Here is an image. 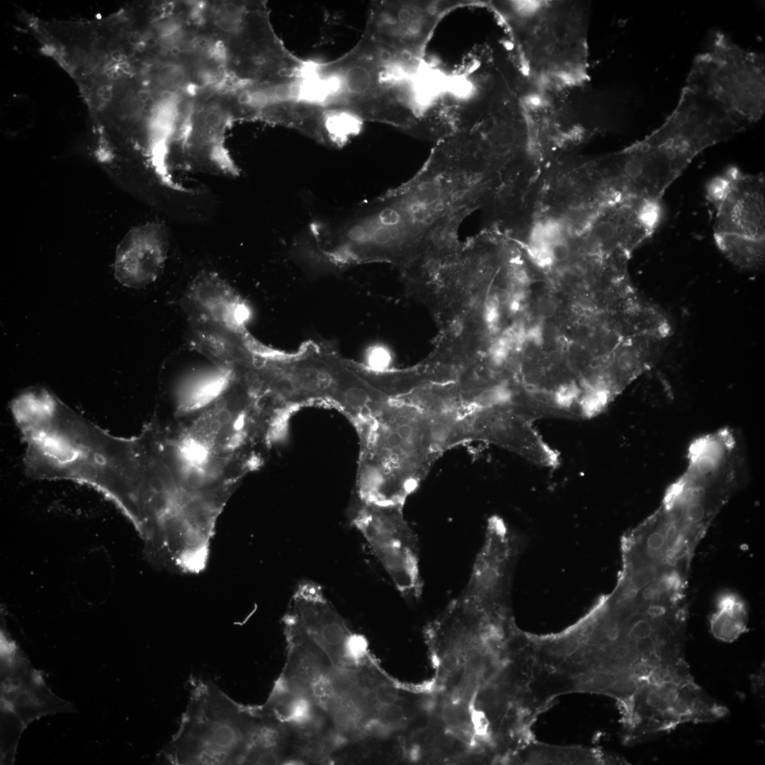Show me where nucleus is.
Listing matches in <instances>:
<instances>
[{"label": "nucleus", "instance_id": "nucleus-3", "mask_svg": "<svg viewBox=\"0 0 765 765\" xmlns=\"http://www.w3.org/2000/svg\"><path fill=\"white\" fill-rule=\"evenodd\" d=\"M361 438L358 500L404 506L439 458L433 450L424 413L401 399L355 421Z\"/></svg>", "mask_w": 765, "mask_h": 765}, {"label": "nucleus", "instance_id": "nucleus-13", "mask_svg": "<svg viewBox=\"0 0 765 765\" xmlns=\"http://www.w3.org/2000/svg\"><path fill=\"white\" fill-rule=\"evenodd\" d=\"M181 306L196 330H246L250 310L240 294L219 273L203 270L187 288Z\"/></svg>", "mask_w": 765, "mask_h": 765}, {"label": "nucleus", "instance_id": "nucleus-15", "mask_svg": "<svg viewBox=\"0 0 765 765\" xmlns=\"http://www.w3.org/2000/svg\"><path fill=\"white\" fill-rule=\"evenodd\" d=\"M608 328L623 339L637 336H656L667 338L670 325L665 316L654 306L642 302L616 313H604Z\"/></svg>", "mask_w": 765, "mask_h": 765}, {"label": "nucleus", "instance_id": "nucleus-10", "mask_svg": "<svg viewBox=\"0 0 765 765\" xmlns=\"http://www.w3.org/2000/svg\"><path fill=\"white\" fill-rule=\"evenodd\" d=\"M478 4L472 0L374 1L363 35L402 55L423 60L441 19L455 8Z\"/></svg>", "mask_w": 765, "mask_h": 765}, {"label": "nucleus", "instance_id": "nucleus-20", "mask_svg": "<svg viewBox=\"0 0 765 765\" xmlns=\"http://www.w3.org/2000/svg\"><path fill=\"white\" fill-rule=\"evenodd\" d=\"M526 760L533 764H605L620 762L601 752L580 747H560L536 744L533 742Z\"/></svg>", "mask_w": 765, "mask_h": 765}, {"label": "nucleus", "instance_id": "nucleus-22", "mask_svg": "<svg viewBox=\"0 0 765 765\" xmlns=\"http://www.w3.org/2000/svg\"><path fill=\"white\" fill-rule=\"evenodd\" d=\"M367 650L366 639L361 635L351 633L343 645L341 652L350 661L360 660Z\"/></svg>", "mask_w": 765, "mask_h": 765}, {"label": "nucleus", "instance_id": "nucleus-6", "mask_svg": "<svg viewBox=\"0 0 765 765\" xmlns=\"http://www.w3.org/2000/svg\"><path fill=\"white\" fill-rule=\"evenodd\" d=\"M276 360L291 406L324 401L356 421L390 400L361 378L347 358L314 342L305 343L294 353L277 351Z\"/></svg>", "mask_w": 765, "mask_h": 765}, {"label": "nucleus", "instance_id": "nucleus-4", "mask_svg": "<svg viewBox=\"0 0 765 765\" xmlns=\"http://www.w3.org/2000/svg\"><path fill=\"white\" fill-rule=\"evenodd\" d=\"M178 728L161 758L174 765L258 764L268 752L271 721L263 710L244 707L211 681L191 677Z\"/></svg>", "mask_w": 765, "mask_h": 765}, {"label": "nucleus", "instance_id": "nucleus-11", "mask_svg": "<svg viewBox=\"0 0 765 765\" xmlns=\"http://www.w3.org/2000/svg\"><path fill=\"white\" fill-rule=\"evenodd\" d=\"M543 417L535 407L511 400L475 409L472 441H482L514 453L543 468H555L559 454L543 438L534 421Z\"/></svg>", "mask_w": 765, "mask_h": 765}, {"label": "nucleus", "instance_id": "nucleus-8", "mask_svg": "<svg viewBox=\"0 0 765 765\" xmlns=\"http://www.w3.org/2000/svg\"><path fill=\"white\" fill-rule=\"evenodd\" d=\"M229 94L217 91L196 98L171 148L167 168L174 183L186 191L177 174L237 176L239 169L225 144V132L236 120Z\"/></svg>", "mask_w": 765, "mask_h": 765}, {"label": "nucleus", "instance_id": "nucleus-18", "mask_svg": "<svg viewBox=\"0 0 765 765\" xmlns=\"http://www.w3.org/2000/svg\"><path fill=\"white\" fill-rule=\"evenodd\" d=\"M748 611L744 600L726 591L717 599L715 610L709 618L713 635L722 642H732L747 631Z\"/></svg>", "mask_w": 765, "mask_h": 765}, {"label": "nucleus", "instance_id": "nucleus-12", "mask_svg": "<svg viewBox=\"0 0 765 765\" xmlns=\"http://www.w3.org/2000/svg\"><path fill=\"white\" fill-rule=\"evenodd\" d=\"M714 207V234L765 239V180L761 174H747L737 168L713 178L706 189Z\"/></svg>", "mask_w": 765, "mask_h": 765}, {"label": "nucleus", "instance_id": "nucleus-24", "mask_svg": "<svg viewBox=\"0 0 765 765\" xmlns=\"http://www.w3.org/2000/svg\"><path fill=\"white\" fill-rule=\"evenodd\" d=\"M404 719V710L403 708L395 703L382 707L381 711V720L384 724L389 727H397Z\"/></svg>", "mask_w": 765, "mask_h": 765}, {"label": "nucleus", "instance_id": "nucleus-26", "mask_svg": "<svg viewBox=\"0 0 765 765\" xmlns=\"http://www.w3.org/2000/svg\"><path fill=\"white\" fill-rule=\"evenodd\" d=\"M328 751L329 749L323 740H308L301 749L302 755L312 760L322 759Z\"/></svg>", "mask_w": 765, "mask_h": 765}, {"label": "nucleus", "instance_id": "nucleus-9", "mask_svg": "<svg viewBox=\"0 0 765 765\" xmlns=\"http://www.w3.org/2000/svg\"><path fill=\"white\" fill-rule=\"evenodd\" d=\"M402 506L358 502L351 523L390 576L397 590L409 599L422 591L416 536Z\"/></svg>", "mask_w": 765, "mask_h": 765}, {"label": "nucleus", "instance_id": "nucleus-25", "mask_svg": "<svg viewBox=\"0 0 765 765\" xmlns=\"http://www.w3.org/2000/svg\"><path fill=\"white\" fill-rule=\"evenodd\" d=\"M540 224L544 240L549 246L563 239L562 227L557 221L548 220Z\"/></svg>", "mask_w": 765, "mask_h": 765}, {"label": "nucleus", "instance_id": "nucleus-19", "mask_svg": "<svg viewBox=\"0 0 765 765\" xmlns=\"http://www.w3.org/2000/svg\"><path fill=\"white\" fill-rule=\"evenodd\" d=\"M714 239L723 255L739 268L755 270L762 266L765 240L723 234H714Z\"/></svg>", "mask_w": 765, "mask_h": 765}, {"label": "nucleus", "instance_id": "nucleus-7", "mask_svg": "<svg viewBox=\"0 0 765 765\" xmlns=\"http://www.w3.org/2000/svg\"><path fill=\"white\" fill-rule=\"evenodd\" d=\"M618 710L624 740L629 744L684 723L715 721L728 713L695 681L690 670L640 687Z\"/></svg>", "mask_w": 765, "mask_h": 765}, {"label": "nucleus", "instance_id": "nucleus-27", "mask_svg": "<svg viewBox=\"0 0 765 765\" xmlns=\"http://www.w3.org/2000/svg\"><path fill=\"white\" fill-rule=\"evenodd\" d=\"M557 302L549 296H541L537 300L535 310L536 314L540 318L549 319L556 315L557 312Z\"/></svg>", "mask_w": 765, "mask_h": 765}, {"label": "nucleus", "instance_id": "nucleus-14", "mask_svg": "<svg viewBox=\"0 0 765 765\" xmlns=\"http://www.w3.org/2000/svg\"><path fill=\"white\" fill-rule=\"evenodd\" d=\"M169 237L166 226L148 221L131 227L118 243L113 273L121 285L145 288L162 273L168 258Z\"/></svg>", "mask_w": 765, "mask_h": 765}, {"label": "nucleus", "instance_id": "nucleus-21", "mask_svg": "<svg viewBox=\"0 0 765 765\" xmlns=\"http://www.w3.org/2000/svg\"><path fill=\"white\" fill-rule=\"evenodd\" d=\"M441 719L443 722L450 728H460L468 722V710L461 703L450 702L443 707Z\"/></svg>", "mask_w": 765, "mask_h": 765}, {"label": "nucleus", "instance_id": "nucleus-1", "mask_svg": "<svg viewBox=\"0 0 765 765\" xmlns=\"http://www.w3.org/2000/svg\"><path fill=\"white\" fill-rule=\"evenodd\" d=\"M233 378L206 404L160 424L173 468L201 490L233 493L245 475L264 462L282 412Z\"/></svg>", "mask_w": 765, "mask_h": 765}, {"label": "nucleus", "instance_id": "nucleus-29", "mask_svg": "<svg viewBox=\"0 0 765 765\" xmlns=\"http://www.w3.org/2000/svg\"><path fill=\"white\" fill-rule=\"evenodd\" d=\"M460 663L459 656L454 651H448L444 654L441 660V666L443 670L448 673L455 672Z\"/></svg>", "mask_w": 765, "mask_h": 765}, {"label": "nucleus", "instance_id": "nucleus-5", "mask_svg": "<svg viewBox=\"0 0 765 765\" xmlns=\"http://www.w3.org/2000/svg\"><path fill=\"white\" fill-rule=\"evenodd\" d=\"M686 80L748 128L764 114V55L740 46L721 30L708 33Z\"/></svg>", "mask_w": 765, "mask_h": 765}, {"label": "nucleus", "instance_id": "nucleus-17", "mask_svg": "<svg viewBox=\"0 0 765 765\" xmlns=\"http://www.w3.org/2000/svg\"><path fill=\"white\" fill-rule=\"evenodd\" d=\"M425 415L431 446L439 457L448 449L472 441L471 413L454 411Z\"/></svg>", "mask_w": 765, "mask_h": 765}, {"label": "nucleus", "instance_id": "nucleus-28", "mask_svg": "<svg viewBox=\"0 0 765 765\" xmlns=\"http://www.w3.org/2000/svg\"><path fill=\"white\" fill-rule=\"evenodd\" d=\"M550 250L553 262L565 261L570 254V247L564 239L551 245Z\"/></svg>", "mask_w": 765, "mask_h": 765}, {"label": "nucleus", "instance_id": "nucleus-16", "mask_svg": "<svg viewBox=\"0 0 765 765\" xmlns=\"http://www.w3.org/2000/svg\"><path fill=\"white\" fill-rule=\"evenodd\" d=\"M351 368L366 382L390 400H397L427 385L418 366L406 369L375 368L348 359Z\"/></svg>", "mask_w": 765, "mask_h": 765}, {"label": "nucleus", "instance_id": "nucleus-2", "mask_svg": "<svg viewBox=\"0 0 765 765\" xmlns=\"http://www.w3.org/2000/svg\"><path fill=\"white\" fill-rule=\"evenodd\" d=\"M687 599L615 589L588 616L589 636L609 669L640 681L685 661Z\"/></svg>", "mask_w": 765, "mask_h": 765}, {"label": "nucleus", "instance_id": "nucleus-23", "mask_svg": "<svg viewBox=\"0 0 765 765\" xmlns=\"http://www.w3.org/2000/svg\"><path fill=\"white\" fill-rule=\"evenodd\" d=\"M376 702L383 706L395 703L399 698L398 688L392 684L380 683L375 688Z\"/></svg>", "mask_w": 765, "mask_h": 765}]
</instances>
